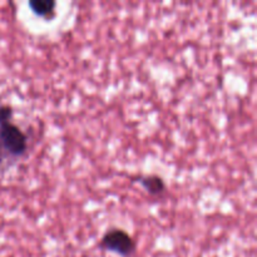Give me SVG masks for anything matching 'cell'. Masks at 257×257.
<instances>
[{
  "label": "cell",
  "mask_w": 257,
  "mask_h": 257,
  "mask_svg": "<svg viewBox=\"0 0 257 257\" xmlns=\"http://www.w3.org/2000/svg\"><path fill=\"white\" fill-rule=\"evenodd\" d=\"M28 150V136L12 119L0 122V167L8 168Z\"/></svg>",
  "instance_id": "6da1fadb"
},
{
  "label": "cell",
  "mask_w": 257,
  "mask_h": 257,
  "mask_svg": "<svg viewBox=\"0 0 257 257\" xmlns=\"http://www.w3.org/2000/svg\"><path fill=\"white\" fill-rule=\"evenodd\" d=\"M99 247L122 257H132L137 250L136 241L122 228H110L100 238Z\"/></svg>",
  "instance_id": "7a4b0ae2"
},
{
  "label": "cell",
  "mask_w": 257,
  "mask_h": 257,
  "mask_svg": "<svg viewBox=\"0 0 257 257\" xmlns=\"http://www.w3.org/2000/svg\"><path fill=\"white\" fill-rule=\"evenodd\" d=\"M133 182L140 183L151 196H160L166 192V183L160 176H138V177L133 178Z\"/></svg>",
  "instance_id": "3957f363"
},
{
  "label": "cell",
  "mask_w": 257,
  "mask_h": 257,
  "mask_svg": "<svg viewBox=\"0 0 257 257\" xmlns=\"http://www.w3.org/2000/svg\"><path fill=\"white\" fill-rule=\"evenodd\" d=\"M29 7L39 17L49 18L54 14L55 2L53 0H32L29 2Z\"/></svg>",
  "instance_id": "277c9868"
},
{
  "label": "cell",
  "mask_w": 257,
  "mask_h": 257,
  "mask_svg": "<svg viewBox=\"0 0 257 257\" xmlns=\"http://www.w3.org/2000/svg\"><path fill=\"white\" fill-rule=\"evenodd\" d=\"M13 117V108L10 105H2L0 107V122L2 120L12 119Z\"/></svg>",
  "instance_id": "5b68a950"
}]
</instances>
